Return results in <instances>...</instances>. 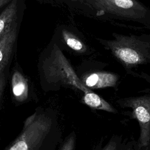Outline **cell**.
I'll return each mask as SVG.
<instances>
[{"mask_svg":"<svg viewBox=\"0 0 150 150\" xmlns=\"http://www.w3.org/2000/svg\"><path fill=\"white\" fill-rule=\"evenodd\" d=\"M56 132L53 111L39 107L25 119L19 135L5 150H53Z\"/></svg>","mask_w":150,"mask_h":150,"instance_id":"1","label":"cell"},{"mask_svg":"<svg viewBox=\"0 0 150 150\" xmlns=\"http://www.w3.org/2000/svg\"><path fill=\"white\" fill-rule=\"evenodd\" d=\"M40 84L45 92L56 91L62 87H72L83 93L91 90L82 83L71 64L56 44L41 59L38 65Z\"/></svg>","mask_w":150,"mask_h":150,"instance_id":"2","label":"cell"},{"mask_svg":"<svg viewBox=\"0 0 150 150\" xmlns=\"http://www.w3.org/2000/svg\"><path fill=\"white\" fill-rule=\"evenodd\" d=\"M112 40L99 39L105 48L126 69L150 63V42L144 40L143 36H125L114 33Z\"/></svg>","mask_w":150,"mask_h":150,"instance_id":"3","label":"cell"},{"mask_svg":"<svg viewBox=\"0 0 150 150\" xmlns=\"http://www.w3.org/2000/svg\"><path fill=\"white\" fill-rule=\"evenodd\" d=\"M117 103L122 107L132 110V116L137 120L140 128L138 147L147 148L150 142V94L121 98Z\"/></svg>","mask_w":150,"mask_h":150,"instance_id":"4","label":"cell"},{"mask_svg":"<svg viewBox=\"0 0 150 150\" xmlns=\"http://www.w3.org/2000/svg\"><path fill=\"white\" fill-rule=\"evenodd\" d=\"M97 9L122 18L139 21L148 14V9L137 0H86Z\"/></svg>","mask_w":150,"mask_h":150,"instance_id":"5","label":"cell"},{"mask_svg":"<svg viewBox=\"0 0 150 150\" xmlns=\"http://www.w3.org/2000/svg\"><path fill=\"white\" fill-rule=\"evenodd\" d=\"M16 21L9 25L0 36V74L9 70L17 37Z\"/></svg>","mask_w":150,"mask_h":150,"instance_id":"6","label":"cell"},{"mask_svg":"<svg viewBox=\"0 0 150 150\" xmlns=\"http://www.w3.org/2000/svg\"><path fill=\"white\" fill-rule=\"evenodd\" d=\"M80 80L84 86L92 90L115 87L118 83L119 77L112 72L97 71L84 74Z\"/></svg>","mask_w":150,"mask_h":150,"instance_id":"7","label":"cell"},{"mask_svg":"<svg viewBox=\"0 0 150 150\" xmlns=\"http://www.w3.org/2000/svg\"><path fill=\"white\" fill-rule=\"evenodd\" d=\"M12 94L15 101L23 104L31 96V87L28 78L18 69H13L11 76Z\"/></svg>","mask_w":150,"mask_h":150,"instance_id":"8","label":"cell"},{"mask_svg":"<svg viewBox=\"0 0 150 150\" xmlns=\"http://www.w3.org/2000/svg\"><path fill=\"white\" fill-rule=\"evenodd\" d=\"M81 101L84 104L91 108L111 113H117L115 108L92 90L83 93Z\"/></svg>","mask_w":150,"mask_h":150,"instance_id":"9","label":"cell"},{"mask_svg":"<svg viewBox=\"0 0 150 150\" xmlns=\"http://www.w3.org/2000/svg\"><path fill=\"white\" fill-rule=\"evenodd\" d=\"M17 12V0H12L0 13V36L9 25L16 21Z\"/></svg>","mask_w":150,"mask_h":150,"instance_id":"10","label":"cell"},{"mask_svg":"<svg viewBox=\"0 0 150 150\" xmlns=\"http://www.w3.org/2000/svg\"><path fill=\"white\" fill-rule=\"evenodd\" d=\"M62 34L64 42L70 49L80 53L86 52V46L74 34L65 29L62 30Z\"/></svg>","mask_w":150,"mask_h":150,"instance_id":"11","label":"cell"},{"mask_svg":"<svg viewBox=\"0 0 150 150\" xmlns=\"http://www.w3.org/2000/svg\"><path fill=\"white\" fill-rule=\"evenodd\" d=\"M9 77V70H7L5 72L0 74V108L3 101L4 96L5 94V91Z\"/></svg>","mask_w":150,"mask_h":150,"instance_id":"12","label":"cell"},{"mask_svg":"<svg viewBox=\"0 0 150 150\" xmlns=\"http://www.w3.org/2000/svg\"><path fill=\"white\" fill-rule=\"evenodd\" d=\"M76 143V135L71 133L64 141L60 150H74Z\"/></svg>","mask_w":150,"mask_h":150,"instance_id":"13","label":"cell"},{"mask_svg":"<svg viewBox=\"0 0 150 150\" xmlns=\"http://www.w3.org/2000/svg\"><path fill=\"white\" fill-rule=\"evenodd\" d=\"M101 150H119L116 138H112Z\"/></svg>","mask_w":150,"mask_h":150,"instance_id":"14","label":"cell"},{"mask_svg":"<svg viewBox=\"0 0 150 150\" xmlns=\"http://www.w3.org/2000/svg\"><path fill=\"white\" fill-rule=\"evenodd\" d=\"M11 1L12 0H0V9L5 5L9 4Z\"/></svg>","mask_w":150,"mask_h":150,"instance_id":"15","label":"cell"},{"mask_svg":"<svg viewBox=\"0 0 150 150\" xmlns=\"http://www.w3.org/2000/svg\"><path fill=\"white\" fill-rule=\"evenodd\" d=\"M126 150H129V149H126Z\"/></svg>","mask_w":150,"mask_h":150,"instance_id":"16","label":"cell"},{"mask_svg":"<svg viewBox=\"0 0 150 150\" xmlns=\"http://www.w3.org/2000/svg\"><path fill=\"white\" fill-rule=\"evenodd\" d=\"M149 144H150V142H149Z\"/></svg>","mask_w":150,"mask_h":150,"instance_id":"17","label":"cell"}]
</instances>
